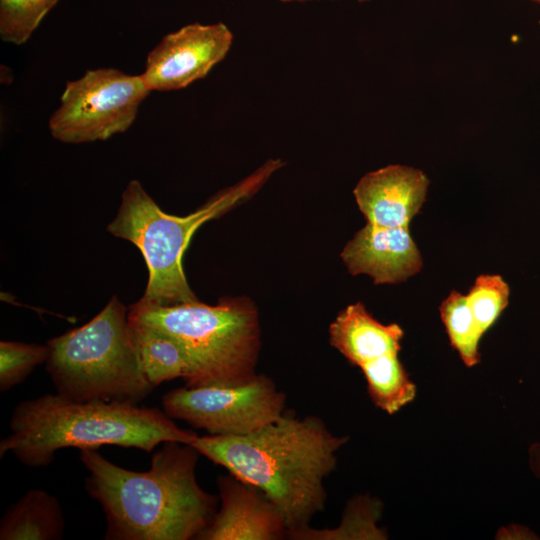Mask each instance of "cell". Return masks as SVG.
<instances>
[{"mask_svg":"<svg viewBox=\"0 0 540 540\" xmlns=\"http://www.w3.org/2000/svg\"><path fill=\"white\" fill-rule=\"evenodd\" d=\"M430 181L420 169L388 165L365 174L353 190L367 223L409 227L423 206Z\"/></svg>","mask_w":540,"mask_h":540,"instance_id":"cell-11","label":"cell"},{"mask_svg":"<svg viewBox=\"0 0 540 540\" xmlns=\"http://www.w3.org/2000/svg\"><path fill=\"white\" fill-rule=\"evenodd\" d=\"M129 320L178 340L191 360L185 386H235L251 381L261 346L258 312L245 297H223L216 305L194 301L170 306L138 300Z\"/></svg>","mask_w":540,"mask_h":540,"instance_id":"cell-5","label":"cell"},{"mask_svg":"<svg viewBox=\"0 0 540 540\" xmlns=\"http://www.w3.org/2000/svg\"><path fill=\"white\" fill-rule=\"evenodd\" d=\"M403 336L398 324L379 322L361 302L348 305L329 326L330 344L359 368L399 353Z\"/></svg>","mask_w":540,"mask_h":540,"instance_id":"cell-13","label":"cell"},{"mask_svg":"<svg viewBox=\"0 0 540 540\" xmlns=\"http://www.w3.org/2000/svg\"><path fill=\"white\" fill-rule=\"evenodd\" d=\"M129 321L144 373L151 385L157 387L176 378L185 382L192 366L183 345L163 331Z\"/></svg>","mask_w":540,"mask_h":540,"instance_id":"cell-15","label":"cell"},{"mask_svg":"<svg viewBox=\"0 0 540 540\" xmlns=\"http://www.w3.org/2000/svg\"><path fill=\"white\" fill-rule=\"evenodd\" d=\"M231 30L222 22L185 25L166 34L148 53L141 75L153 92L183 89L205 78L228 54Z\"/></svg>","mask_w":540,"mask_h":540,"instance_id":"cell-9","label":"cell"},{"mask_svg":"<svg viewBox=\"0 0 540 540\" xmlns=\"http://www.w3.org/2000/svg\"><path fill=\"white\" fill-rule=\"evenodd\" d=\"M528 458L533 474L540 480V442H535L530 446Z\"/></svg>","mask_w":540,"mask_h":540,"instance_id":"cell-22","label":"cell"},{"mask_svg":"<svg viewBox=\"0 0 540 540\" xmlns=\"http://www.w3.org/2000/svg\"><path fill=\"white\" fill-rule=\"evenodd\" d=\"M280 2H285V3H289V2H305V1H312V0H278ZM358 2H368L370 0H356Z\"/></svg>","mask_w":540,"mask_h":540,"instance_id":"cell-24","label":"cell"},{"mask_svg":"<svg viewBox=\"0 0 540 540\" xmlns=\"http://www.w3.org/2000/svg\"><path fill=\"white\" fill-rule=\"evenodd\" d=\"M0 441V458L12 453L23 465L48 466L65 448L103 445L151 452L166 441L190 444L198 435L178 427L163 409L121 401H75L58 393L19 401Z\"/></svg>","mask_w":540,"mask_h":540,"instance_id":"cell-3","label":"cell"},{"mask_svg":"<svg viewBox=\"0 0 540 540\" xmlns=\"http://www.w3.org/2000/svg\"><path fill=\"white\" fill-rule=\"evenodd\" d=\"M46 344L2 340L0 342V391L5 393L21 384L40 364L46 363Z\"/></svg>","mask_w":540,"mask_h":540,"instance_id":"cell-20","label":"cell"},{"mask_svg":"<svg viewBox=\"0 0 540 540\" xmlns=\"http://www.w3.org/2000/svg\"><path fill=\"white\" fill-rule=\"evenodd\" d=\"M347 440L317 416L298 418L285 411L250 434L198 435L190 445L262 490L280 509L290 538L325 509L324 480L335 470L337 452Z\"/></svg>","mask_w":540,"mask_h":540,"instance_id":"cell-2","label":"cell"},{"mask_svg":"<svg viewBox=\"0 0 540 540\" xmlns=\"http://www.w3.org/2000/svg\"><path fill=\"white\" fill-rule=\"evenodd\" d=\"M452 347L467 367L476 366L481 359L479 344L484 335L469 307L466 295L452 291L439 307Z\"/></svg>","mask_w":540,"mask_h":540,"instance_id":"cell-18","label":"cell"},{"mask_svg":"<svg viewBox=\"0 0 540 540\" xmlns=\"http://www.w3.org/2000/svg\"><path fill=\"white\" fill-rule=\"evenodd\" d=\"M285 404V393L264 374L235 386H184L162 397L169 417L210 435L250 434L277 420Z\"/></svg>","mask_w":540,"mask_h":540,"instance_id":"cell-8","label":"cell"},{"mask_svg":"<svg viewBox=\"0 0 540 540\" xmlns=\"http://www.w3.org/2000/svg\"><path fill=\"white\" fill-rule=\"evenodd\" d=\"M65 521L58 498L39 488L28 490L0 520L1 540H59Z\"/></svg>","mask_w":540,"mask_h":540,"instance_id":"cell-14","label":"cell"},{"mask_svg":"<svg viewBox=\"0 0 540 540\" xmlns=\"http://www.w3.org/2000/svg\"><path fill=\"white\" fill-rule=\"evenodd\" d=\"M531 1H533V2H535L537 4H540V0H531Z\"/></svg>","mask_w":540,"mask_h":540,"instance_id":"cell-25","label":"cell"},{"mask_svg":"<svg viewBox=\"0 0 540 540\" xmlns=\"http://www.w3.org/2000/svg\"><path fill=\"white\" fill-rule=\"evenodd\" d=\"M200 453L190 444L166 441L150 469L120 467L95 449L80 450L88 471L85 489L103 509L106 540H191L210 525L216 495L198 484Z\"/></svg>","mask_w":540,"mask_h":540,"instance_id":"cell-1","label":"cell"},{"mask_svg":"<svg viewBox=\"0 0 540 540\" xmlns=\"http://www.w3.org/2000/svg\"><path fill=\"white\" fill-rule=\"evenodd\" d=\"M220 507L197 540H280L287 527L280 509L255 485L236 476L217 479Z\"/></svg>","mask_w":540,"mask_h":540,"instance_id":"cell-10","label":"cell"},{"mask_svg":"<svg viewBox=\"0 0 540 540\" xmlns=\"http://www.w3.org/2000/svg\"><path fill=\"white\" fill-rule=\"evenodd\" d=\"M47 345L46 370L65 398L139 404L155 388L144 373L128 309L115 295L90 321Z\"/></svg>","mask_w":540,"mask_h":540,"instance_id":"cell-6","label":"cell"},{"mask_svg":"<svg viewBox=\"0 0 540 540\" xmlns=\"http://www.w3.org/2000/svg\"><path fill=\"white\" fill-rule=\"evenodd\" d=\"M283 164L280 159L268 160L247 178L218 192L186 216L164 212L139 181L131 180L107 230L134 244L145 260L149 276L140 300L159 306L198 301L182 266L193 234L206 221L222 216L252 197Z\"/></svg>","mask_w":540,"mask_h":540,"instance_id":"cell-4","label":"cell"},{"mask_svg":"<svg viewBox=\"0 0 540 540\" xmlns=\"http://www.w3.org/2000/svg\"><path fill=\"white\" fill-rule=\"evenodd\" d=\"M150 93L141 75L116 68L87 70L66 83L48 122L50 134L69 144L107 140L131 127Z\"/></svg>","mask_w":540,"mask_h":540,"instance_id":"cell-7","label":"cell"},{"mask_svg":"<svg viewBox=\"0 0 540 540\" xmlns=\"http://www.w3.org/2000/svg\"><path fill=\"white\" fill-rule=\"evenodd\" d=\"M398 354L385 355L360 368L372 402L389 415L397 413L416 397V386Z\"/></svg>","mask_w":540,"mask_h":540,"instance_id":"cell-16","label":"cell"},{"mask_svg":"<svg viewBox=\"0 0 540 540\" xmlns=\"http://www.w3.org/2000/svg\"><path fill=\"white\" fill-rule=\"evenodd\" d=\"M380 503L375 499L359 496L352 499L343 514L340 524L331 528H308L293 534L294 540H345L384 539L385 534L376 525L380 515Z\"/></svg>","mask_w":540,"mask_h":540,"instance_id":"cell-17","label":"cell"},{"mask_svg":"<svg viewBox=\"0 0 540 540\" xmlns=\"http://www.w3.org/2000/svg\"><path fill=\"white\" fill-rule=\"evenodd\" d=\"M340 256L352 275L366 274L376 285L406 281L423 267L409 227L367 223L355 233Z\"/></svg>","mask_w":540,"mask_h":540,"instance_id":"cell-12","label":"cell"},{"mask_svg":"<svg viewBox=\"0 0 540 540\" xmlns=\"http://www.w3.org/2000/svg\"><path fill=\"white\" fill-rule=\"evenodd\" d=\"M59 0H0V37L22 45Z\"/></svg>","mask_w":540,"mask_h":540,"instance_id":"cell-19","label":"cell"},{"mask_svg":"<svg viewBox=\"0 0 540 540\" xmlns=\"http://www.w3.org/2000/svg\"><path fill=\"white\" fill-rule=\"evenodd\" d=\"M506 536L512 539H538L539 537L531 531L528 527L521 525H514L511 528L506 529Z\"/></svg>","mask_w":540,"mask_h":540,"instance_id":"cell-23","label":"cell"},{"mask_svg":"<svg viewBox=\"0 0 540 540\" xmlns=\"http://www.w3.org/2000/svg\"><path fill=\"white\" fill-rule=\"evenodd\" d=\"M508 283L497 274H483L476 278L467 293V301L483 334L498 320L509 303Z\"/></svg>","mask_w":540,"mask_h":540,"instance_id":"cell-21","label":"cell"}]
</instances>
